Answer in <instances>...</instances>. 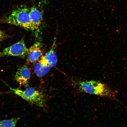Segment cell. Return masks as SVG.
I'll return each instance as SVG.
<instances>
[{
  "label": "cell",
  "instance_id": "6",
  "mask_svg": "<svg viewBox=\"0 0 127 127\" xmlns=\"http://www.w3.org/2000/svg\"><path fill=\"white\" fill-rule=\"evenodd\" d=\"M42 45L39 42H36L28 49L27 56V61L33 63L38 61L42 56Z\"/></svg>",
  "mask_w": 127,
  "mask_h": 127
},
{
  "label": "cell",
  "instance_id": "10",
  "mask_svg": "<svg viewBox=\"0 0 127 127\" xmlns=\"http://www.w3.org/2000/svg\"><path fill=\"white\" fill-rule=\"evenodd\" d=\"M20 117L13 118L10 119L0 121V127H14L16 126Z\"/></svg>",
  "mask_w": 127,
  "mask_h": 127
},
{
  "label": "cell",
  "instance_id": "3",
  "mask_svg": "<svg viewBox=\"0 0 127 127\" xmlns=\"http://www.w3.org/2000/svg\"><path fill=\"white\" fill-rule=\"evenodd\" d=\"M16 94L32 104L41 107L45 105V97L43 94L32 87H28L22 91L10 88Z\"/></svg>",
  "mask_w": 127,
  "mask_h": 127
},
{
  "label": "cell",
  "instance_id": "1",
  "mask_svg": "<svg viewBox=\"0 0 127 127\" xmlns=\"http://www.w3.org/2000/svg\"><path fill=\"white\" fill-rule=\"evenodd\" d=\"M72 84L80 91L113 99H116L115 92L108 86L94 80H70Z\"/></svg>",
  "mask_w": 127,
  "mask_h": 127
},
{
  "label": "cell",
  "instance_id": "5",
  "mask_svg": "<svg viewBox=\"0 0 127 127\" xmlns=\"http://www.w3.org/2000/svg\"><path fill=\"white\" fill-rule=\"evenodd\" d=\"M31 74L30 69L27 65H24L18 68L15 76V79L20 86L27 87Z\"/></svg>",
  "mask_w": 127,
  "mask_h": 127
},
{
  "label": "cell",
  "instance_id": "4",
  "mask_svg": "<svg viewBox=\"0 0 127 127\" xmlns=\"http://www.w3.org/2000/svg\"><path fill=\"white\" fill-rule=\"evenodd\" d=\"M28 51L24 39L22 38L18 42L5 48L1 55L17 56L25 58L27 57Z\"/></svg>",
  "mask_w": 127,
  "mask_h": 127
},
{
  "label": "cell",
  "instance_id": "11",
  "mask_svg": "<svg viewBox=\"0 0 127 127\" xmlns=\"http://www.w3.org/2000/svg\"><path fill=\"white\" fill-rule=\"evenodd\" d=\"M6 37L5 32L0 29V42L3 40Z\"/></svg>",
  "mask_w": 127,
  "mask_h": 127
},
{
  "label": "cell",
  "instance_id": "2",
  "mask_svg": "<svg viewBox=\"0 0 127 127\" xmlns=\"http://www.w3.org/2000/svg\"><path fill=\"white\" fill-rule=\"evenodd\" d=\"M3 23L21 27L31 31L29 8L26 7H18L12 11L10 14L1 20Z\"/></svg>",
  "mask_w": 127,
  "mask_h": 127
},
{
  "label": "cell",
  "instance_id": "12",
  "mask_svg": "<svg viewBox=\"0 0 127 127\" xmlns=\"http://www.w3.org/2000/svg\"><path fill=\"white\" fill-rule=\"evenodd\" d=\"M43 2L46 3L47 0H41Z\"/></svg>",
  "mask_w": 127,
  "mask_h": 127
},
{
  "label": "cell",
  "instance_id": "7",
  "mask_svg": "<svg viewBox=\"0 0 127 127\" xmlns=\"http://www.w3.org/2000/svg\"><path fill=\"white\" fill-rule=\"evenodd\" d=\"M29 15L31 31H37L39 29L42 22V13L37 8L33 7L29 8Z\"/></svg>",
  "mask_w": 127,
  "mask_h": 127
},
{
  "label": "cell",
  "instance_id": "8",
  "mask_svg": "<svg viewBox=\"0 0 127 127\" xmlns=\"http://www.w3.org/2000/svg\"><path fill=\"white\" fill-rule=\"evenodd\" d=\"M51 68L43 56H42L35 64L34 70L35 73L37 76L41 77L47 74Z\"/></svg>",
  "mask_w": 127,
  "mask_h": 127
},
{
  "label": "cell",
  "instance_id": "9",
  "mask_svg": "<svg viewBox=\"0 0 127 127\" xmlns=\"http://www.w3.org/2000/svg\"><path fill=\"white\" fill-rule=\"evenodd\" d=\"M56 38L54 39L52 46L49 51L43 56L51 67L55 66L58 61L55 50L56 45Z\"/></svg>",
  "mask_w": 127,
  "mask_h": 127
},
{
  "label": "cell",
  "instance_id": "13",
  "mask_svg": "<svg viewBox=\"0 0 127 127\" xmlns=\"http://www.w3.org/2000/svg\"><path fill=\"white\" fill-rule=\"evenodd\" d=\"M1 54L0 53V56H1Z\"/></svg>",
  "mask_w": 127,
  "mask_h": 127
}]
</instances>
